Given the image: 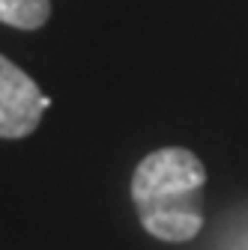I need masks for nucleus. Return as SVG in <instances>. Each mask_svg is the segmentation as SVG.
<instances>
[{"label":"nucleus","mask_w":248,"mask_h":250,"mask_svg":"<svg viewBox=\"0 0 248 250\" xmlns=\"http://www.w3.org/2000/svg\"><path fill=\"white\" fill-rule=\"evenodd\" d=\"M203 185L206 167L192 149L149 152L132 176V200L144 229L168 244L192 241L203 229Z\"/></svg>","instance_id":"1"},{"label":"nucleus","mask_w":248,"mask_h":250,"mask_svg":"<svg viewBox=\"0 0 248 250\" xmlns=\"http://www.w3.org/2000/svg\"><path fill=\"white\" fill-rule=\"evenodd\" d=\"M48 107L51 99L42 96L36 81L0 54V137L21 140L33 134Z\"/></svg>","instance_id":"2"},{"label":"nucleus","mask_w":248,"mask_h":250,"mask_svg":"<svg viewBox=\"0 0 248 250\" xmlns=\"http://www.w3.org/2000/svg\"><path fill=\"white\" fill-rule=\"evenodd\" d=\"M51 15V0H0V21L15 30H39Z\"/></svg>","instance_id":"3"}]
</instances>
